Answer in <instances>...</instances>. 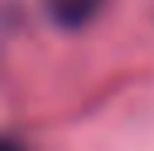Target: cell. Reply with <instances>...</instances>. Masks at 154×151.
I'll use <instances>...</instances> for the list:
<instances>
[{
    "label": "cell",
    "instance_id": "obj_1",
    "mask_svg": "<svg viewBox=\"0 0 154 151\" xmlns=\"http://www.w3.org/2000/svg\"><path fill=\"white\" fill-rule=\"evenodd\" d=\"M48 21L62 31H82L103 14L106 0H41Z\"/></svg>",
    "mask_w": 154,
    "mask_h": 151
}]
</instances>
